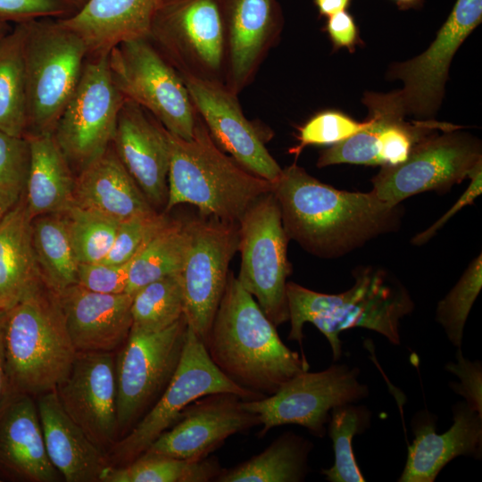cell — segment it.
<instances>
[{
	"instance_id": "7bdbcfd3",
	"label": "cell",
	"mask_w": 482,
	"mask_h": 482,
	"mask_svg": "<svg viewBox=\"0 0 482 482\" xmlns=\"http://www.w3.org/2000/svg\"><path fill=\"white\" fill-rule=\"evenodd\" d=\"M75 12L65 0H0V22L11 25L43 18L62 19Z\"/></svg>"
},
{
	"instance_id": "f1b7e54d",
	"label": "cell",
	"mask_w": 482,
	"mask_h": 482,
	"mask_svg": "<svg viewBox=\"0 0 482 482\" xmlns=\"http://www.w3.org/2000/svg\"><path fill=\"white\" fill-rule=\"evenodd\" d=\"M26 137L30 159L22 196L29 216L66 212L74 204V171L52 134Z\"/></svg>"
},
{
	"instance_id": "f6af8a7d",
	"label": "cell",
	"mask_w": 482,
	"mask_h": 482,
	"mask_svg": "<svg viewBox=\"0 0 482 482\" xmlns=\"http://www.w3.org/2000/svg\"><path fill=\"white\" fill-rule=\"evenodd\" d=\"M446 370L456 375L460 383H451V387L465 398V403L482 414V369L478 361L471 362L462 356L461 349L456 353V362H449Z\"/></svg>"
},
{
	"instance_id": "1f68e13d",
	"label": "cell",
	"mask_w": 482,
	"mask_h": 482,
	"mask_svg": "<svg viewBox=\"0 0 482 482\" xmlns=\"http://www.w3.org/2000/svg\"><path fill=\"white\" fill-rule=\"evenodd\" d=\"M31 240L39 273L56 293L77 284L79 261L63 213L37 216L31 220Z\"/></svg>"
},
{
	"instance_id": "7a4b0ae2",
	"label": "cell",
	"mask_w": 482,
	"mask_h": 482,
	"mask_svg": "<svg viewBox=\"0 0 482 482\" xmlns=\"http://www.w3.org/2000/svg\"><path fill=\"white\" fill-rule=\"evenodd\" d=\"M276 328L229 271L204 345L229 379L265 397L310 368L305 356L283 343Z\"/></svg>"
},
{
	"instance_id": "bcb514c9",
	"label": "cell",
	"mask_w": 482,
	"mask_h": 482,
	"mask_svg": "<svg viewBox=\"0 0 482 482\" xmlns=\"http://www.w3.org/2000/svg\"><path fill=\"white\" fill-rule=\"evenodd\" d=\"M470 183L453 204V206L429 228L417 234L411 239V243L415 245H422L428 243L440 230L451 218H453L459 211L467 205L472 204L475 199L482 193V162L478 163L470 173L469 177Z\"/></svg>"
},
{
	"instance_id": "5bb4252c",
	"label": "cell",
	"mask_w": 482,
	"mask_h": 482,
	"mask_svg": "<svg viewBox=\"0 0 482 482\" xmlns=\"http://www.w3.org/2000/svg\"><path fill=\"white\" fill-rule=\"evenodd\" d=\"M148 38L178 72L220 80L225 66L220 0H160Z\"/></svg>"
},
{
	"instance_id": "4316f807",
	"label": "cell",
	"mask_w": 482,
	"mask_h": 482,
	"mask_svg": "<svg viewBox=\"0 0 482 482\" xmlns=\"http://www.w3.org/2000/svg\"><path fill=\"white\" fill-rule=\"evenodd\" d=\"M160 0H88L59 19L86 46L87 57L108 54L117 45L148 37Z\"/></svg>"
},
{
	"instance_id": "2e32d148",
	"label": "cell",
	"mask_w": 482,
	"mask_h": 482,
	"mask_svg": "<svg viewBox=\"0 0 482 482\" xmlns=\"http://www.w3.org/2000/svg\"><path fill=\"white\" fill-rule=\"evenodd\" d=\"M188 243L180 271L187 326L205 342L237 252V224L211 217L186 221Z\"/></svg>"
},
{
	"instance_id": "30bf717a",
	"label": "cell",
	"mask_w": 482,
	"mask_h": 482,
	"mask_svg": "<svg viewBox=\"0 0 482 482\" xmlns=\"http://www.w3.org/2000/svg\"><path fill=\"white\" fill-rule=\"evenodd\" d=\"M187 327L183 315L160 331L131 328L115 353L118 439L153 407L170 382L181 359Z\"/></svg>"
},
{
	"instance_id": "44dd1931",
	"label": "cell",
	"mask_w": 482,
	"mask_h": 482,
	"mask_svg": "<svg viewBox=\"0 0 482 482\" xmlns=\"http://www.w3.org/2000/svg\"><path fill=\"white\" fill-rule=\"evenodd\" d=\"M112 146L150 204L166 205L170 148L165 129L137 104L125 99Z\"/></svg>"
},
{
	"instance_id": "f35d334b",
	"label": "cell",
	"mask_w": 482,
	"mask_h": 482,
	"mask_svg": "<svg viewBox=\"0 0 482 482\" xmlns=\"http://www.w3.org/2000/svg\"><path fill=\"white\" fill-rule=\"evenodd\" d=\"M482 287V256L475 257L457 283L441 299L436 309V320L457 348L462 343L467 318Z\"/></svg>"
},
{
	"instance_id": "83f0119b",
	"label": "cell",
	"mask_w": 482,
	"mask_h": 482,
	"mask_svg": "<svg viewBox=\"0 0 482 482\" xmlns=\"http://www.w3.org/2000/svg\"><path fill=\"white\" fill-rule=\"evenodd\" d=\"M74 204L119 221L156 211L112 145L76 175Z\"/></svg>"
},
{
	"instance_id": "603a6c76",
	"label": "cell",
	"mask_w": 482,
	"mask_h": 482,
	"mask_svg": "<svg viewBox=\"0 0 482 482\" xmlns=\"http://www.w3.org/2000/svg\"><path fill=\"white\" fill-rule=\"evenodd\" d=\"M0 472L26 482H56L62 477L45 446L36 398L6 390L0 401Z\"/></svg>"
},
{
	"instance_id": "11a10c76",
	"label": "cell",
	"mask_w": 482,
	"mask_h": 482,
	"mask_svg": "<svg viewBox=\"0 0 482 482\" xmlns=\"http://www.w3.org/2000/svg\"><path fill=\"white\" fill-rule=\"evenodd\" d=\"M0 481H1V479H0Z\"/></svg>"
},
{
	"instance_id": "6da1fadb",
	"label": "cell",
	"mask_w": 482,
	"mask_h": 482,
	"mask_svg": "<svg viewBox=\"0 0 482 482\" xmlns=\"http://www.w3.org/2000/svg\"><path fill=\"white\" fill-rule=\"evenodd\" d=\"M272 186L289 240L320 258L344 256L401 224L400 204L385 203L371 191L337 189L296 163L282 169Z\"/></svg>"
},
{
	"instance_id": "9c48e42d",
	"label": "cell",
	"mask_w": 482,
	"mask_h": 482,
	"mask_svg": "<svg viewBox=\"0 0 482 482\" xmlns=\"http://www.w3.org/2000/svg\"><path fill=\"white\" fill-rule=\"evenodd\" d=\"M108 60L112 79L126 99L140 105L172 135L193 137L197 112L187 87L148 37L117 45Z\"/></svg>"
},
{
	"instance_id": "52a82bcc",
	"label": "cell",
	"mask_w": 482,
	"mask_h": 482,
	"mask_svg": "<svg viewBox=\"0 0 482 482\" xmlns=\"http://www.w3.org/2000/svg\"><path fill=\"white\" fill-rule=\"evenodd\" d=\"M482 0H457L430 46L414 58L394 63L387 72L403 87L386 94L366 93L370 115L433 120L445 94L452 60L467 37L480 24Z\"/></svg>"
},
{
	"instance_id": "3957f363",
	"label": "cell",
	"mask_w": 482,
	"mask_h": 482,
	"mask_svg": "<svg viewBox=\"0 0 482 482\" xmlns=\"http://www.w3.org/2000/svg\"><path fill=\"white\" fill-rule=\"evenodd\" d=\"M353 278L351 288L333 295L287 282V339L302 347L303 326L312 323L328 341L334 361L342 355L339 334L349 328L373 330L391 344L400 345V320L414 309L405 287L386 270L371 266L356 269Z\"/></svg>"
},
{
	"instance_id": "d590c367",
	"label": "cell",
	"mask_w": 482,
	"mask_h": 482,
	"mask_svg": "<svg viewBox=\"0 0 482 482\" xmlns=\"http://www.w3.org/2000/svg\"><path fill=\"white\" fill-rule=\"evenodd\" d=\"M132 295L131 328L144 332L160 331L184 315L180 272L153 281Z\"/></svg>"
},
{
	"instance_id": "e0dca14e",
	"label": "cell",
	"mask_w": 482,
	"mask_h": 482,
	"mask_svg": "<svg viewBox=\"0 0 482 482\" xmlns=\"http://www.w3.org/2000/svg\"><path fill=\"white\" fill-rule=\"evenodd\" d=\"M195 111L217 145L252 173L274 183L282 168L267 150L254 125L220 80L179 72Z\"/></svg>"
},
{
	"instance_id": "ac0fdd59",
	"label": "cell",
	"mask_w": 482,
	"mask_h": 482,
	"mask_svg": "<svg viewBox=\"0 0 482 482\" xmlns=\"http://www.w3.org/2000/svg\"><path fill=\"white\" fill-rule=\"evenodd\" d=\"M243 401L229 392L199 397L144 453L188 460L211 455L229 436L260 425L258 416L247 411Z\"/></svg>"
},
{
	"instance_id": "7dc6e473",
	"label": "cell",
	"mask_w": 482,
	"mask_h": 482,
	"mask_svg": "<svg viewBox=\"0 0 482 482\" xmlns=\"http://www.w3.org/2000/svg\"><path fill=\"white\" fill-rule=\"evenodd\" d=\"M328 18L326 29L333 46L353 50L359 40V32L353 16L343 11Z\"/></svg>"
},
{
	"instance_id": "9a60e30c",
	"label": "cell",
	"mask_w": 482,
	"mask_h": 482,
	"mask_svg": "<svg viewBox=\"0 0 482 482\" xmlns=\"http://www.w3.org/2000/svg\"><path fill=\"white\" fill-rule=\"evenodd\" d=\"M459 129L435 133L418 143L402 163L383 166L371 179L370 191L398 205L414 195L445 192L461 183L482 162V150L478 139Z\"/></svg>"
},
{
	"instance_id": "f907efd6",
	"label": "cell",
	"mask_w": 482,
	"mask_h": 482,
	"mask_svg": "<svg viewBox=\"0 0 482 482\" xmlns=\"http://www.w3.org/2000/svg\"><path fill=\"white\" fill-rule=\"evenodd\" d=\"M17 202L0 195V220Z\"/></svg>"
},
{
	"instance_id": "ba28073f",
	"label": "cell",
	"mask_w": 482,
	"mask_h": 482,
	"mask_svg": "<svg viewBox=\"0 0 482 482\" xmlns=\"http://www.w3.org/2000/svg\"><path fill=\"white\" fill-rule=\"evenodd\" d=\"M219 392L233 393L244 401L263 398L229 379L212 362L203 341L187 327L173 378L153 407L109 448L108 463L121 466L131 462L175 423L185 407L201 396Z\"/></svg>"
},
{
	"instance_id": "484cf974",
	"label": "cell",
	"mask_w": 482,
	"mask_h": 482,
	"mask_svg": "<svg viewBox=\"0 0 482 482\" xmlns=\"http://www.w3.org/2000/svg\"><path fill=\"white\" fill-rule=\"evenodd\" d=\"M48 458L66 482H102L106 453L63 410L56 391L36 397Z\"/></svg>"
},
{
	"instance_id": "db71d44e",
	"label": "cell",
	"mask_w": 482,
	"mask_h": 482,
	"mask_svg": "<svg viewBox=\"0 0 482 482\" xmlns=\"http://www.w3.org/2000/svg\"><path fill=\"white\" fill-rule=\"evenodd\" d=\"M71 4L76 11L79 10L88 0H65Z\"/></svg>"
},
{
	"instance_id": "d6986e66",
	"label": "cell",
	"mask_w": 482,
	"mask_h": 482,
	"mask_svg": "<svg viewBox=\"0 0 482 482\" xmlns=\"http://www.w3.org/2000/svg\"><path fill=\"white\" fill-rule=\"evenodd\" d=\"M115 353L77 352L55 389L66 413L105 453L118 439Z\"/></svg>"
},
{
	"instance_id": "c3c4849f",
	"label": "cell",
	"mask_w": 482,
	"mask_h": 482,
	"mask_svg": "<svg viewBox=\"0 0 482 482\" xmlns=\"http://www.w3.org/2000/svg\"><path fill=\"white\" fill-rule=\"evenodd\" d=\"M4 323L5 312L0 310V401L2 400L7 389V378L4 348Z\"/></svg>"
},
{
	"instance_id": "7c38bea8",
	"label": "cell",
	"mask_w": 482,
	"mask_h": 482,
	"mask_svg": "<svg viewBox=\"0 0 482 482\" xmlns=\"http://www.w3.org/2000/svg\"><path fill=\"white\" fill-rule=\"evenodd\" d=\"M108 55L87 57L79 84L53 133L76 175L112 145L126 99L112 79Z\"/></svg>"
},
{
	"instance_id": "277c9868",
	"label": "cell",
	"mask_w": 482,
	"mask_h": 482,
	"mask_svg": "<svg viewBox=\"0 0 482 482\" xmlns=\"http://www.w3.org/2000/svg\"><path fill=\"white\" fill-rule=\"evenodd\" d=\"M170 148L165 212L181 204L204 217L238 224L272 183L245 169L221 150L197 114L194 136L186 140L165 129Z\"/></svg>"
},
{
	"instance_id": "681fc988",
	"label": "cell",
	"mask_w": 482,
	"mask_h": 482,
	"mask_svg": "<svg viewBox=\"0 0 482 482\" xmlns=\"http://www.w3.org/2000/svg\"><path fill=\"white\" fill-rule=\"evenodd\" d=\"M350 2L351 0H314L320 14L327 17L345 11Z\"/></svg>"
},
{
	"instance_id": "ee69618b",
	"label": "cell",
	"mask_w": 482,
	"mask_h": 482,
	"mask_svg": "<svg viewBox=\"0 0 482 482\" xmlns=\"http://www.w3.org/2000/svg\"><path fill=\"white\" fill-rule=\"evenodd\" d=\"M129 263L109 264L103 262H80L78 266L77 284L101 294L126 293Z\"/></svg>"
},
{
	"instance_id": "b9f144b4",
	"label": "cell",
	"mask_w": 482,
	"mask_h": 482,
	"mask_svg": "<svg viewBox=\"0 0 482 482\" xmlns=\"http://www.w3.org/2000/svg\"><path fill=\"white\" fill-rule=\"evenodd\" d=\"M29 144L26 137L0 131V195L18 202L29 168Z\"/></svg>"
},
{
	"instance_id": "8992f818",
	"label": "cell",
	"mask_w": 482,
	"mask_h": 482,
	"mask_svg": "<svg viewBox=\"0 0 482 482\" xmlns=\"http://www.w3.org/2000/svg\"><path fill=\"white\" fill-rule=\"evenodd\" d=\"M22 24L26 136L53 135L79 84L87 51L80 37L59 19L43 18Z\"/></svg>"
},
{
	"instance_id": "cb8c5ba5",
	"label": "cell",
	"mask_w": 482,
	"mask_h": 482,
	"mask_svg": "<svg viewBox=\"0 0 482 482\" xmlns=\"http://www.w3.org/2000/svg\"><path fill=\"white\" fill-rule=\"evenodd\" d=\"M77 352H116L132 327L133 295L101 294L79 284L57 293Z\"/></svg>"
},
{
	"instance_id": "f5cc1de1",
	"label": "cell",
	"mask_w": 482,
	"mask_h": 482,
	"mask_svg": "<svg viewBox=\"0 0 482 482\" xmlns=\"http://www.w3.org/2000/svg\"><path fill=\"white\" fill-rule=\"evenodd\" d=\"M401 7H411L418 4L420 0H395Z\"/></svg>"
},
{
	"instance_id": "ab89813d",
	"label": "cell",
	"mask_w": 482,
	"mask_h": 482,
	"mask_svg": "<svg viewBox=\"0 0 482 482\" xmlns=\"http://www.w3.org/2000/svg\"><path fill=\"white\" fill-rule=\"evenodd\" d=\"M370 122L369 118L360 122L338 111L319 112L299 129V144L289 152L298 157L307 145L337 144L363 129Z\"/></svg>"
},
{
	"instance_id": "d4e9b609",
	"label": "cell",
	"mask_w": 482,
	"mask_h": 482,
	"mask_svg": "<svg viewBox=\"0 0 482 482\" xmlns=\"http://www.w3.org/2000/svg\"><path fill=\"white\" fill-rule=\"evenodd\" d=\"M370 124L352 137L323 150L317 166L350 163L393 166L404 162L413 147L426 137L459 129L434 120L408 122L405 119L370 115Z\"/></svg>"
},
{
	"instance_id": "5b68a950",
	"label": "cell",
	"mask_w": 482,
	"mask_h": 482,
	"mask_svg": "<svg viewBox=\"0 0 482 482\" xmlns=\"http://www.w3.org/2000/svg\"><path fill=\"white\" fill-rule=\"evenodd\" d=\"M4 348L6 390L36 398L68 376L77 350L58 294L43 279L5 312Z\"/></svg>"
},
{
	"instance_id": "d6a6232c",
	"label": "cell",
	"mask_w": 482,
	"mask_h": 482,
	"mask_svg": "<svg viewBox=\"0 0 482 482\" xmlns=\"http://www.w3.org/2000/svg\"><path fill=\"white\" fill-rule=\"evenodd\" d=\"M188 243L186 221L168 220L143 245L129 264L126 293L181 271Z\"/></svg>"
},
{
	"instance_id": "74e56055",
	"label": "cell",
	"mask_w": 482,
	"mask_h": 482,
	"mask_svg": "<svg viewBox=\"0 0 482 482\" xmlns=\"http://www.w3.org/2000/svg\"><path fill=\"white\" fill-rule=\"evenodd\" d=\"M62 213L79 262H102L112 246L120 221L75 204Z\"/></svg>"
},
{
	"instance_id": "60d3db41",
	"label": "cell",
	"mask_w": 482,
	"mask_h": 482,
	"mask_svg": "<svg viewBox=\"0 0 482 482\" xmlns=\"http://www.w3.org/2000/svg\"><path fill=\"white\" fill-rule=\"evenodd\" d=\"M168 220L164 213L155 211L120 221L112 246L102 262L109 264L130 262L146 241Z\"/></svg>"
},
{
	"instance_id": "816d5d0a",
	"label": "cell",
	"mask_w": 482,
	"mask_h": 482,
	"mask_svg": "<svg viewBox=\"0 0 482 482\" xmlns=\"http://www.w3.org/2000/svg\"><path fill=\"white\" fill-rule=\"evenodd\" d=\"M13 25L0 22V42L11 31Z\"/></svg>"
},
{
	"instance_id": "4dcf8cb0",
	"label": "cell",
	"mask_w": 482,
	"mask_h": 482,
	"mask_svg": "<svg viewBox=\"0 0 482 482\" xmlns=\"http://www.w3.org/2000/svg\"><path fill=\"white\" fill-rule=\"evenodd\" d=\"M313 445L308 439L285 432L267 448L238 465L222 469L216 482H300L308 473Z\"/></svg>"
},
{
	"instance_id": "8fae6325",
	"label": "cell",
	"mask_w": 482,
	"mask_h": 482,
	"mask_svg": "<svg viewBox=\"0 0 482 482\" xmlns=\"http://www.w3.org/2000/svg\"><path fill=\"white\" fill-rule=\"evenodd\" d=\"M237 229L238 282L276 327L287 322V278L292 272L287 258L289 238L272 191L245 212Z\"/></svg>"
},
{
	"instance_id": "7402d4cb",
	"label": "cell",
	"mask_w": 482,
	"mask_h": 482,
	"mask_svg": "<svg viewBox=\"0 0 482 482\" xmlns=\"http://www.w3.org/2000/svg\"><path fill=\"white\" fill-rule=\"evenodd\" d=\"M453 423L443 434L436 432V417L421 411L411 421L414 434L398 481L433 482L453 459L464 455L476 459L482 453V414L465 402L453 409Z\"/></svg>"
},
{
	"instance_id": "8d00e7d4",
	"label": "cell",
	"mask_w": 482,
	"mask_h": 482,
	"mask_svg": "<svg viewBox=\"0 0 482 482\" xmlns=\"http://www.w3.org/2000/svg\"><path fill=\"white\" fill-rule=\"evenodd\" d=\"M371 412L364 405L345 403L330 411L328 433L333 443L335 461L332 467L321 470L330 482H363L353 452L352 441L355 435L363 433L370 426Z\"/></svg>"
},
{
	"instance_id": "4fadbf2b",
	"label": "cell",
	"mask_w": 482,
	"mask_h": 482,
	"mask_svg": "<svg viewBox=\"0 0 482 482\" xmlns=\"http://www.w3.org/2000/svg\"><path fill=\"white\" fill-rule=\"evenodd\" d=\"M360 370L345 364L303 371L283 385L276 393L258 400L243 401V406L256 414L263 438L275 427L295 424L323 437L331 410L338 405L355 403L369 395L368 386L358 379Z\"/></svg>"
},
{
	"instance_id": "f546056e",
	"label": "cell",
	"mask_w": 482,
	"mask_h": 482,
	"mask_svg": "<svg viewBox=\"0 0 482 482\" xmlns=\"http://www.w3.org/2000/svg\"><path fill=\"white\" fill-rule=\"evenodd\" d=\"M23 196L0 220V310L8 311L43 278L31 240Z\"/></svg>"
},
{
	"instance_id": "e575fe53",
	"label": "cell",
	"mask_w": 482,
	"mask_h": 482,
	"mask_svg": "<svg viewBox=\"0 0 482 482\" xmlns=\"http://www.w3.org/2000/svg\"><path fill=\"white\" fill-rule=\"evenodd\" d=\"M222 469L215 456L188 460L143 453L128 464L110 465L102 482H208Z\"/></svg>"
},
{
	"instance_id": "ffe728a7",
	"label": "cell",
	"mask_w": 482,
	"mask_h": 482,
	"mask_svg": "<svg viewBox=\"0 0 482 482\" xmlns=\"http://www.w3.org/2000/svg\"><path fill=\"white\" fill-rule=\"evenodd\" d=\"M225 33V86L237 95L254 77L278 38L282 14L277 0H220Z\"/></svg>"
},
{
	"instance_id": "836d02e7",
	"label": "cell",
	"mask_w": 482,
	"mask_h": 482,
	"mask_svg": "<svg viewBox=\"0 0 482 482\" xmlns=\"http://www.w3.org/2000/svg\"><path fill=\"white\" fill-rule=\"evenodd\" d=\"M23 41L18 23L0 42V131L20 137L28 123Z\"/></svg>"
}]
</instances>
